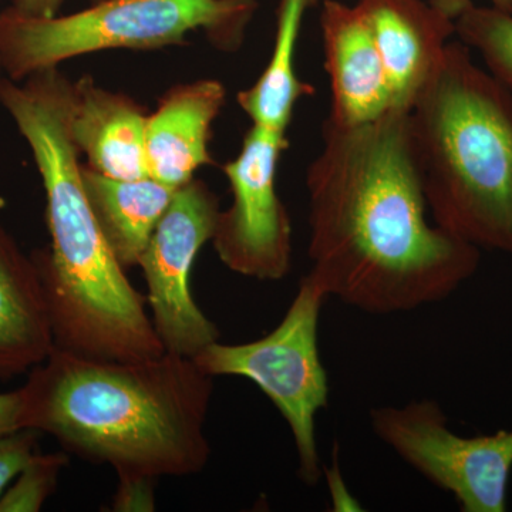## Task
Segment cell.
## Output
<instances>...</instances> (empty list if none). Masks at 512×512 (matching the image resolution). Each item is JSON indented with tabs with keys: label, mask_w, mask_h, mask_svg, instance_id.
I'll return each instance as SVG.
<instances>
[{
	"label": "cell",
	"mask_w": 512,
	"mask_h": 512,
	"mask_svg": "<svg viewBox=\"0 0 512 512\" xmlns=\"http://www.w3.org/2000/svg\"><path fill=\"white\" fill-rule=\"evenodd\" d=\"M306 173L309 274L328 296L370 315L450 298L476 274L480 249L431 220L407 111L342 127L325 121Z\"/></svg>",
	"instance_id": "6da1fadb"
},
{
	"label": "cell",
	"mask_w": 512,
	"mask_h": 512,
	"mask_svg": "<svg viewBox=\"0 0 512 512\" xmlns=\"http://www.w3.org/2000/svg\"><path fill=\"white\" fill-rule=\"evenodd\" d=\"M74 84L57 67L19 84L0 76V106L29 144L46 192L50 247L32 255L45 291L56 349L99 360L154 359L165 348L147 298L101 234L87 200L70 130Z\"/></svg>",
	"instance_id": "7a4b0ae2"
},
{
	"label": "cell",
	"mask_w": 512,
	"mask_h": 512,
	"mask_svg": "<svg viewBox=\"0 0 512 512\" xmlns=\"http://www.w3.org/2000/svg\"><path fill=\"white\" fill-rule=\"evenodd\" d=\"M20 392L22 429L49 434L66 453L117 474L194 476L210 460L214 377L190 357L120 362L55 349Z\"/></svg>",
	"instance_id": "3957f363"
},
{
	"label": "cell",
	"mask_w": 512,
	"mask_h": 512,
	"mask_svg": "<svg viewBox=\"0 0 512 512\" xmlns=\"http://www.w3.org/2000/svg\"><path fill=\"white\" fill-rule=\"evenodd\" d=\"M431 220L480 251L512 255V96L450 43L407 111Z\"/></svg>",
	"instance_id": "277c9868"
},
{
	"label": "cell",
	"mask_w": 512,
	"mask_h": 512,
	"mask_svg": "<svg viewBox=\"0 0 512 512\" xmlns=\"http://www.w3.org/2000/svg\"><path fill=\"white\" fill-rule=\"evenodd\" d=\"M256 9L258 0H101L72 15L30 18L9 6L0 12V69L22 82L89 53L185 45L191 32L232 52Z\"/></svg>",
	"instance_id": "5b68a950"
},
{
	"label": "cell",
	"mask_w": 512,
	"mask_h": 512,
	"mask_svg": "<svg viewBox=\"0 0 512 512\" xmlns=\"http://www.w3.org/2000/svg\"><path fill=\"white\" fill-rule=\"evenodd\" d=\"M328 293L311 274L303 276L284 319L254 342L211 343L192 357L211 377L251 380L274 403L288 423L302 483L318 484L320 457L316 416L329 404V377L320 360L319 318Z\"/></svg>",
	"instance_id": "8992f818"
},
{
	"label": "cell",
	"mask_w": 512,
	"mask_h": 512,
	"mask_svg": "<svg viewBox=\"0 0 512 512\" xmlns=\"http://www.w3.org/2000/svg\"><path fill=\"white\" fill-rule=\"evenodd\" d=\"M370 426L404 463L453 495L461 511H507L512 430L460 436L448 426L440 404L430 399L375 407Z\"/></svg>",
	"instance_id": "52a82bcc"
},
{
	"label": "cell",
	"mask_w": 512,
	"mask_h": 512,
	"mask_svg": "<svg viewBox=\"0 0 512 512\" xmlns=\"http://www.w3.org/2000/svg\"><path fill=\"white\" fill-rule=\"evenodd\" d=\"M286 148V133L252 124L241 153L222 167L232 202L218 212L211 242L229 271L256 281H281L291 272V217L276 190Z\"/></svg>",
	"instance_id": "ba28073f"
},
{
	"label": "cell",
	"mask_w": 512,
	"mask_h": 512,
	"mask_svg": "<svg viewBox=\"0 0 512 512\" xmlns=\"http://www.w3.org/2000/svg\"><path fill=\"white\" fill-rule=\"evenodd\" d=\"M220 200L201 180L175 192L138 266L147 285V305L165 352L195 357L220 340V330L192 298V265L211 241Z\"/></svg>",
	"instance_id": "9c48e42d"
},
{
	"label": "cell",
	"mask_w": 512,
	"mask_h": 512,
	"mask_svg": "<svg viewBox=\"0 0 512 512\" xmlns=\"http://www.w3.org/2000/svg\"><path fill=\"white\" fill-rule=\"evenodd\" d=\"M384 72L394 110L409 111L440 63L456 20L423 0H359Z\"/></svg>",
	"instance_id": "30bf717a"
},
{
	"label": "cell",
	"mask_w": 512,
	"mask_h": 512,
	"mask_svg": "<svg viewBox=\"0 0 512 512\" xmlns=\"http://www.w3.org/2000/svg\"><path fill=\"white\" fill-rule=\"evenodd\" d=\"M320 29L332 93L326 121L335 126H360L393 110L382 59L356 6L325 0Z\"/></svg>",
	"instance_id": "8fae6325"
},
{
	"label": "cell",
	"mask_w": 512,
	"mask_h": 512,
	"mask_svg": "<svg viewBox=\"0 0 512 512\" xmlns=\"http://www.w3.org/2000/svg\"><path fill=\"white\" fill-rule=\"evenodd\" d=\"M227 90L218 80H198L173 87L147 116L148 177L168 187H184L195 171L211 164V127L224 106Z\"/></svg>",
	"instance_id": "7c38bea8"
},
{
	"label": "cell",
	"mask_w": 512,
	"mask_h": 512,
	"mask_svg": "<svg viewBox=\"0 0 512 512\" xmlns=\"http://www.w3.org/2000/svg\"><path fill=\"white\" fill-rule=\"evenodd\" d=\"M146 123L147 114L130 97L97 86L92 77L74 83L70 130L97 173L116 180L148 177Z\"/></svg>",
	"instance_id": "4fadbf2b"
},
{
	"label": "cell",
	"mask_w": 512,
	"mask_h": 512,
	"mask_svg": "<svg viewBox=\"0 0 512 512\" xmlns=\"http://www.w3.org/2000/svg\"><path fill=\"white\" fill-rule=\"evenodd\" d=\"M55 349L35 261L0 224V380L29 373Z\"/></svg>",
	"instance_id": "5bb4252c"
},
{
	"label": "cell",
	"mask_w": 512,
	"mask_h": 512,
	"mask_svg": "<svg viewBox=\"0 0 512 512\" xmlns=\"http://www.w3.org/2000/svg\"><path fill=\"white\" fill-rule=\"evenodd\" d=\"M87 200L107 244L124 269L138 265L175 188L151 177L116 180L82 165Z\"/></svg>",
	"instance_id": "9a60e30c"
},
{
	"label": "cell",
	"mask_w": 512,
	"mask_h": 512,
	"mask_svg": "<svg viewBox=\"0 0 512 512\" xmlns=\"http://www.w3.org/2000/svg\"><path fill=\"white\" fill-rule=\"evenodd\" d=\"M319 0H279L274 49L259 79L238 93L239 107L252 124L286 133L298 101L313 89L296 74V49L303 18Z\"/></svg>",
	"instance_id": "2e32d148"
},
{
	"label": "cell",
	"mask_w": 512,
	"mask_h": 512,
	"mask_svg": "<svg viewBox=\"0 0 512 512\" xmlns=\"http://www.w3.org/2000/svg\"><path fill=\"white\" fill-rule=\"evenodd\" d=\"M456 35L480 53L487 72L512 96V13L471 2L456 18Z\"/></svg>",
	"instance_id": "e0dca14e"
},
{
	"label": "cell",
	"mask_w": 512,
	"mask_h": 512,
	"mask_svg": "<svg viewBox=\"0 0 512 512\" xmlns=\"http://www.w3.org/2000/svg\"><path fill=\"white\" fill-rule=\"evenodd\" d=\"M66 451L37 453L25 470L0 497V512H37L55 493L57 481L67 466Z\"/></svg>",
	"instance_id": "ac0fdd59"
},
{
	"label": "cell",
	"mask_w": 512,
	"mask_h": 512,
	"mask_svg": "<svg viewBox=\"0 0 512 512\" xmlns=\"http://www.w3.org/2000/svg\"><path fill=\"white\" fill-rule=\"evenodd\" d=\"M39 431L19 429L0 436V497L39 453Z\"/></svg>",
	"instance_id": "d6986e66"
},
{
	"label": "cell",
	"mask_w": 512,
	"mask_h": 512,
	"mask_svg": "<svg viewBox=\"0 0 512 512\" xmlns=\"http://www.w3.org/2000/svg\"><path fill=\"white\" fill-rule=\"evenodd\" d=\"M117 476H119V488L113 501L114 511L156 510L154 481L157 478L131 473L117 474Z\"/></svg>",
	"instance_id": "ffe728a7"
},
{
	"label": "cell",
	"mask_w": 512,
	"mask_h": 512,
	"mask_svg": "<svg viewBox=\"0 0 512 512\" xmlns=\"http://www.w3.org/2000/svg\"><path fill=\"white\" fill-rule=\"evenodd\" d=\"M22 392L20 389L13 392L0 393V436L22 429Z\"/></svg>",
	"instance_id": "44dd1931"
},
{
	"label": "cell",
	"mask_w": 512,
	"mask_h": 512,
	"mask_svg": "<svg viewBox=\"0 0 512 512\" xmlns=\"http://www.w3.org/2000/svg\"><path fill=\"white\" fill-rule=\"evenodd\" d=\"M64 0H12L10 8L30 18H53L62 8Z\"/></svg>",
	"instance_id": "7402d4cb"
},
{
	"label": "cell",
	"mask_w": 512,
	"mask_h": 512,
	"mask_svg": "<svg viewBox=\"0 0 512 512\" xmlns=\"http://www.w3.org/2000/svg\"><path fill=\"white\" fill-rule=\"evenodd\" d=\"M431 5L439 8L441 12L446 13L456 20L457 16L470 5L473 0H429ZM494 8L503 10V12L512 13V0H490Z\"/></svg>",
	"instance_id": "603a6c76"
},
{
	"label": "cell",
	"mask_w": 512,
	"mask_h": 512,
	"mask_svg": "<svg viewBox=\"0 0 512 512\" xmlns=\"http://www.w3.org/2000/svg\"><path fill=\"white\" fill-rule=\"evenodd\" d=\"M101 2V0H93V3Z\"/></svg>",
	"instance_id": "cb8c5ba5"
},
{
	"label": "cell",
	"mask_w": 512,
	"mask_h": 512,
	"mask_svg": "<svg viewBox=\"0 0 512 512\" xmlns=\"http://www.w3.org/2000/svg\"><path fill=\"white\" fill-rule=\"evenodd\" d=\"M0 76H2V69H0Z\"/></svg>",
	"instance_id": "d4e9b609"
}]
</instances>
